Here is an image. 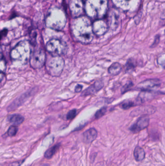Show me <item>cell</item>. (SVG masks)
<instances>
[{
    "instance_id": "1",
    "label": "cell",
    "mask_w": 165,
    "mask_h": 166,
    "mask_svg": "<svg viewBox=\"0 0 165 166\" xmlns=\"http://www.w3.org/2000/svg\"><path fill=\"white\" fill-rule=\"evenodd\" d=\"M72 34L76 41L83 44H89L93 37L92 24L87 16L74 18L71 24Z\"/></svg>"
},
{
    "instance_id": "2",
    "label": "cell",
    "mask_w": 165,
    "mask_h": 166,
    "mask_svg": "<svg viewBox=\"0 0 165 166\" xmlns=\"http://www.w3.org/2000/svg\"><path fill=\"white\" fill-rule=\"evenodd\" d=\"M30 42L23 41L19 42L10 53V57L13 63L19 65H24L30 60L31 54Z\"/></svg>"
},
{
    "instance_id": "3",
    "label": "cell",
    "mask_w": 165,
    "mask_h": 166,
    "mask_svg": "<svg viewBox=\"0 0 165 166\" xmlns=\"http://www.w3.org/2000/svg\"><path fill=\"white\" fill-rule=\"evenodd\" d=\"M107 0H86L84 12L87 16L94 20L102 19L106 15Z\"/></svg>"
},
{
    "instance_id": "4",
    "label": "cell",
    "mask_w": 165,
    "mask_h": 166,
    "mask_svg": "<svg viewBox=\"0 0 165 166\" xmlns=\"http://www.w3.org/2000/svg\"><path fill=\"white\" fill-rule=\"evenodd\" d=\"M66 23V15L61 8L55 7L48 10L46 19L47 27L55 30L61 31L65 27Z\"/></svg>"
},
{
    "instance_id": "5",
    "label": "cell",
    "mask_w": 165,
    "mask_h": 166,
    "mask_svg": "<svg viewBox=\"0 0 165 166\" xmlns=\"http://www.w3.org/2000/svg\"><path fill=\"white\" fill-rule=\"evenodd\" d=\"M46 66L47 71L50 75L52 76H59L64 68V60L61 56L51 55L46 61Z\"/></svg>"
},
{
    "instance_id": "6",
    "label": "cell",
    "mask_w": 165,
    "mask_h": 166,
    "mask_svg": "<svg viewBox=\"0 0 165 166\" xmlns=\"http://www.w3.org/2000/svg\"><path fill=\"white\" fill-rule=\"evenodd\" d=\"M46 50L52 56H61L68 52V45L61 39L52 38L47 43Z\"/></svg>"
},
{
    "instance_id": "7",
    "label": "cell",
    "mask_w": 165,
    "mask_h": 166,
    "mask_svg": "<svg viewBox=\"0 0 165 166\" xmlns=\"http://www.w3.org/2000/svg\"><path fill=\"white\" fill-rule=\"evenodd\" d=\"M47 61L46 54L43 50H35L31 57V66L34 68H40L44 66Z\"/></svg>"
},
{
    "instance_id": "8",
    "label": "cell",
    "mask_w": 165,
    "mask_h": 166,
    "mask_svg": "<svg viewBox=\"0 0 165 166\" xmlns=\"http://www.w3.org/2000/svg\"><path fill=\"white\" fill-rule=\"evenodd\" d=\"M161 84L158 79H150L144 80L138 85L137 88L142 91H152L159 88Z\"/></svg>"
},
{
    "instance_id": "9",
    "label": "cell",
    "mask_w": 165,
    "mask_h": 166,
    "mask_svg": "<svg viewBox=\"0 0 165 166\" xmlns=\"http://www.w3.org/2000/svg\"><path fill=\"white\" fill-rule=\"evenodd\" d=\"M69 8L71 15L74 18L83 16L84 11L83 0H69Z\"/></svg>"
},
{
    "instance_id": "10",
    "label": "cell",
    "mask_w": 165,
    "mask_h": 166,
    "mask_svg": "<svg viewBox=\"0 0 165 166\" xmlns=\"http://www.w3.org/2000/svg\"><path fill=\"white\" fill-rule=\"evenodd\" d=\"M109 27L108 23L103 19L96 20L92 24L93 34L98 37L104 35Z\"/></svg>"
},
{
    "instance_id": "11",
    "label": "cell",
    "mask_w": 165,
    "mask_h": 166,
    "mask_svg": "<svg viewBox=\"0 0 165 166\" xmlns=\"http://www.w3.org/2000/svg\"><path fill=\"white\" fill-rule=\"evenodd\" d=\"M150 119L147 116H142L129 128L133 133H137L146 129L149 125Z\"/></svg>"
},
{
    "instance_id": "12",
    "label": "cell",
    "mask_w": 165,
    "mask_h": 166,
    "mask_svg": "<svg viewBox=\"0 0 165 166\" xmlns=\"http://www.w3.org/2000/svg\"><path fill=\"white\" fill-rule=\"evenodd\" d=\"M156 109L155 107L152 106L140 107L132 111L130 114V115L132 117H136L139 115H142V116H147L149 115L155 113L156 111Z\"/></svg>"
},
{
    "instance_id": "13",
    "label": "cell",
    "mask_w": 165,
    "mask_h": 166,
    "mask_svg": "<svg viewBox=\"0 0 165 166\" xmlns=\"http://www.w3.org/2000/svg\"><path fill=\"white\" fill-rule=\"evenodd\" d=\"M97 136V132L94 128H91L83 133V140L86 143H90L95 140Z\"/></svg>"
},
{
    "instance_id": "14",
    "label": "cell",
    "mask_w": 165,
    "mask_h": 166,
    "mask_svg": "<svg viewBox=\"0 0 165 166\" xmlns=\"http://www.w3.org/2000/svg\"><path fill=\"white\" fill-rule=\"evenodd\" d=\"M104 86V83L102 80H98L92 86L89 87L86 90L83 92V94L85 95L93 94L96 93L97 91L100 90L101 89H102Z\"/></svg>"
},
{
    "instance_id": "15",
    "label": "cell",
    "mask_w": 165,
    "mask_h": 166,
    "mask_svg": "<svg viewBox=\"0 0 165 166\" xmlns=\"http://www.w3.org/2000/svg\"><path fill=\"white\" fill-rule=\"evenodd\" d=\"M122 67L120 63L115 62L111 64L108 68V72L109 74L112 76H116L121 72Z\"/></svg>"
},
{
    "instance_id": "16",
    "label": "cell",
    "mask_w": 165,
    "mask_h": 166,
    "mask_svg": "<svg viewBox=\"0 0 165 166\" xmlns=\"http://www.w3.org/2000/svg\"><path fill=\"white\" fill-rule=\"evenodd\" d=\"M134 156L137 161H142L145 157V151L142 147L137 146L134 151Z\"/></svg>"
},
{
    "instance_id": "17",
    "label": "cell",
    "mask_w": 165,
    "mask_h": 166,
    "mask_svg": "<svg viewBox=\"0 0 165 166\" xmlns=\"http://www.w3.org/2000/svg\"><path fill=\"white\" fill-rule=\"evenodd\" d=\"M8 120L12 124L17 126L23 123L24 118L19 114H13L8 117Z\"/></svg>"
},
{
    "instance_id": "18",
    "label": "cell",
    "mask_w": 165,
    "mask_h": 166,
    "mask_svg": "<svg viewBox=\"0 0 165 166\" xmlns=\"http://www.w3.org/2000/svg\"><path fill=\"white\" fill-rule=\"evenodd\" d=\"M136 65H137V64L134 59H132V58L128 59L126 64V71L129 72V71H133L136 68Z\"/></svg>"
},
{
    "instance_id": "19",
    "label": "cell",
    "mask_w": 165,
    "mask_h": 166,
    "mask_svg": "<svg viewBox=\"0 0 165 166\" xmlns=\"http://www.w3.org/2000/svg\"><path fill=\"white\" fill-rule=\"evenodd\" d=\"M135 106V103L131 100H125L120 104V107L122 109L127 110Z\"/></svg>"
},
{
    "instance_id": "20",
    "label": "cell",
    "mask_w": 165,
    "mask_h": 166,
    "mask_svg": "<svg viewBox=\"0 0 165 166\" xmlns=\"http://www.w3.org/2000/svg\"><path fill=\"white\" fill-rule=\"evenodd\" d=\"M59 148V146L58 145H55L53 147H51V148L47 150L45 153V157L47 158H51L56 153V151H57Z\"/></svg>"
},
{
    "instance_id": "21",
    "label": "cell",
    "mask_w": 165,
    "mask_h": 166,
    "mask_svg": "<svg viewBox=\"0 0 165 166\" xmlns=\"http://www.w3.org/2000/svg\"><path fill=\"white\" fill-rule=\"evenodd\" d=\"M133 83L131 81H128L127 83H126V84L122 86L121 89L122 94H125L126 92H127L131 89L133 86Z\"/></svg>"
},
{
    "instance_id": "22",
    "label": "cell",
    "mask_w": 165,
    "mask_h": 166,
    "mask_svg": "<svg viewBox=\"0 0 165 166\" xmlns=\"http://www.w3.org/2000/svg\"><path fill=\"white\" fill-rule=\"evenodd\" d=\"M157 62L159 65L161 66L163 68H165V52L161 54L157 57Z\"/></svg>"
},
{
    "instance_id": "23",
    "label": "cell",
    "mask_w": 165,
    "mask_h": 166,
    "mask_svg": "<svg viewBox=\"0 0 165 166\" xmlns=\"http://www.w3.org/2000/svg\"><path fill=\"white\" fill-rule=\"evenodd\" d=\"M18 131V128L17 126L13 125L9 127L8 130V135L10 137H13L17 134Z\"/></svg>"
},
{
    "instance_id": "24",
    "label": "cell",
    "mask_w": 165,
    "mask_h": 166,
    "mask_svg": "<svg viewBox=\"0 0 165 166\" xmlns=\"http://www.w3.org/2000/svg\"><path fill=\"white\" fill-rule=\"evenodd\" d=\"M106 112H107V107H104L99 109L98 111H97V113L95 114V117L97 119H99V118L103 116L106 113Z\"/></svg>"
},
{
    "instance_id": "25",
    "label": "cell",
    "mask_w": 165,
    "mask_h": 166,
    "mask_svg": "<svg viewBox=\"0 0 165 166\" xmlns=\"http://www.w3.org/2000/svg\"><path fill=\"white\" fill-rule=\"evenodd\" d=\"M76 114V109H73V110H70V111L68 113L66 116V118L68 120H71L75 117Z\"/></svg>"
},
{
    "instance_id": "26",
    "label": "cell",
    "mask_w": 165,
    "mask_h": 166,
    "mask_svg": "<svg viewBox=\"0 0 165 166\" xmlns=\"http://www.w3.org/2000/svg\"><path fill=\"white\" fill-rule=\"evenodd\" d=\"M6 68V63L5 62V59H3L2 58L1 60V72H4Z\"/></svg>"
},
{
    "instance_id": "27",
    "label": "cell",
    "mask_w": 165,
    "mask_h": 166,
    "mask_svg": "<svg viewBox=\"0 0 165 166\" xmlns=\"http://www.w3.org/2000/svg\"><path fill=\"white\" fill-rule=\"evenodd\" d=\"M159 37H156V39H155V41H154L153 44H152L151 47H155V46H157L158 44H159Z\"/></svg>"
},
{
    "instance_id": "28",
    "label": "cell",
    "mask_w": 165,
    "mask_h": 166,
    "mask_svg": "<svg viewBox=\"0 0 165 166\" xmlns=\"http://www.w3.org/2000/svg\"><path fill=\"white\" fill-rule=\"evenodd\" d=\"M82 89V86L80 85H78L76 86L75 88V92H80L81 91V90Z\"/></svg>"
},
{
    "instance_id": "29",
    "label": "cell",
    "mask_w": 165,
    "mask_h": 166,
    "mask_svg": "<svg viewBox=\"0 0 165 166\" xmlns=\"http://www.w3.org/2000/svg\"><path fill=\"white\" fill-rule=\"evenodd\" d=\"M7 33V30L6 29H3L1 32V38H2L4 36H6Z\"/></svg>"
},
{
    "instance_id": "30",
    "label": "cell",
    "mask_w": 165,
    "mask_h": 166,
    "mask_svg": "<svg viewBox=\"0 0 165 166\" xmlns=\"http://www.w3.org/2000/svg\"></svg>"
}]
</instances>
